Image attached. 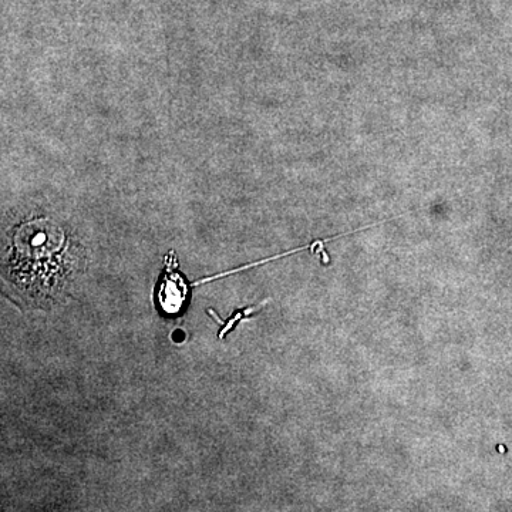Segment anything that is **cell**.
<instances>
[{"instance_id":"6da1fadb","label":"cell","mask_w":512,"mask_h":512,"mask_svg":"<svg viewBox=\"0 0 512 512\" xmlns=\"http://www.w3.org/2000/svg\"><path fill=\"white\" fill-rule=\"evenodd\" d=\"M188 293H190V289H188L184 276L175 271L173 266L167 264V269H165L164 276L161 278L157 292L161 309L167 315H175V313L181 312V309L187 303Z\"/></svg>"}]
</instances>
